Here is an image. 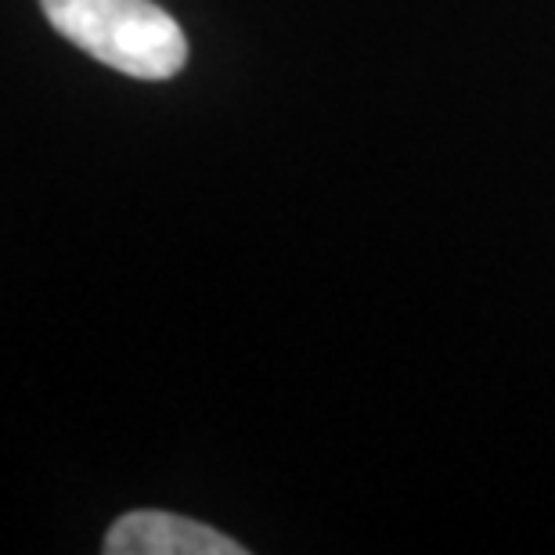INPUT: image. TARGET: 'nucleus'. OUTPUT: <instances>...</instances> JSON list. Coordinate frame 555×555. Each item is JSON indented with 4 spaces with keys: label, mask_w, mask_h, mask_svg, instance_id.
I'll return each mask as SVG.
<instances>
[{
    "label": "nucleus",
    "mask_w": 555,
    "mask_h": 555,
    "mask_svg": "<svg viewBox=\"0 0 555 555\" xmlns=\"http://www.w3.org/2000/svg\"><path fill=\"white\" fill-rule=\"evenodd\" d=\"M43 18L73 48L130 80H170L188 62V37L152 0H40Z\"/></svg>",
    "instance_id": "1"
},
{
    "label": "nucleus",
    "mask_w": 555,
    "mask_h": 555,
    "mask_svg": "<svg viewBox=\"0 0 555 555\" xmlns=\"http://www.w3.org/2000/svg\"><path fill=\"white\" fill-rule=\"evenodd\" d=\"M108 555H242L246 548L198 519L138 508L119 516L105 534Z\"/></svg>",
    "instance_id": "2"
}]
</instances>
